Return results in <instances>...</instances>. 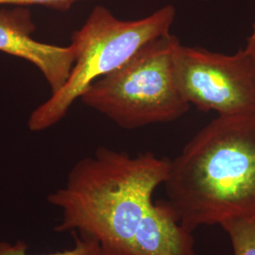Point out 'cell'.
<instances>
[{
    "mask_svg": "<svg viewBox=\"0 0 255 255\" xmlns=\"http://www.w3.org/2000/svg\"><path fill=\"white\" fill-rule=\"evenodd\" d=\"M170 159L146 152L131 156L100 147L75 164L63 187L47 201L62 210L58 233L96 239L104 255H140L147 233L165 212L152 200L164 184Z\"/></svg>",
    "mask_w": 255,
    "mask_h": 255,
    "instance_id": "cell-1",
    "label": "cell"
},
{
    "mask_svg": "<svg viewBox=\"0 0 255 255\" xmlns=\"http://www.w3.org/2000/svg\"><path fill=\"white\" fill-rule=\"evenodd\" d=\"M164 202L182 227L255 217V115L219 116L170 160Z\"/></svg>",
    "mask_w": 255,
    "mask_h": 255,
    "instance_id": "cell-2",
    "label": "cell"
},
{
    "mask_svg": "<svg viewBox=\"0 0 255 255\" xmlns=\"http://www.w3.org/2000/svg\"><path fill=\"white\" fill-rule=\"evenodd\" d=\"M176 9L166 5L145 18L125 21L97 6L71 37L72 70L64 86L34 110L27 122L32 131L54 126L92 83L114 72L150 41L170 33Z\"/></svg>",
    "mask_w": 255,
    "mask_h": 255,
    "instance_id": "cell-3",
    "label": "cell"
},
{
    "mask_svg": "<svg viewBox=\"0 0 255 255\" xmlns=\"http://www.w3.org/2000/svg\"><path fill=\"white\" fill-rule=\"evenodd\" d=\"M180 44L171 33L150 41L117 70L93 82L81 100L128 129L182 118L190 104L174 75Z\"/></svg>",
    "mask_w": 255,
    "mask_h": 255,
    "instance_id": "cell-4",
    "label": "cell"
},
{
    "mask_svg": "<svg viewBox=\"0 0 255 255\" xmlns=\"http://www.w3.org/2000/svg\"><path fill=\"white\" fill-rule=\"evenodd\" d=\"M174 75L185 101L200 111L255 115V59L246 47L227 55L180 44Z\"/></svg>",
    "mask_w": 255,
    "mask_h": 255,
    "instance_id": "cell-5",
    "label": "cell"
},
{
    "mask_svg": "<svg viewBox=\"0 0 255 255\" xmlns=\"http://www.w3.org/2000/svg\"><path fill=\"white\" fill-rule=\"evenodd\" d=\"M34 28L27 10H1L0 51L34 64L55 94L64 86L72 70L75 62L73 47L38 42L30 36Z\"/></svg>",
    "mask_w": 255,
    "mask_h": 255,
    "instance_id": "cell-6",
    "label": "cell"
},
{
    "mask_svg": "<svg viewBox=\"0 0 255 255\" xmlns=\"http://www.w3.org/2000/svg\"><path fill=\"white\" fill-rule=\"evenodd\" d=\"M220 226L230 237L234 255H255V217L230 219Z\"/></svg>",
    "mask_w": 255,
    "mask_h": 255,
    "instance_id": "cell-7",
    "label": "cell"
},
{
    "mask_svg": "<svg viewBox=\"0 0 255 255\" xmlns=\"http://www.w3.org/2000/svg\"><path fill=\"white\" fill-rule=\"evenodd\" d=\"M75 244L72 249L64 252H58L47 255H30L27 254V245L24 241L15 244L0 242V255H104L100 243L90 237L78 236L73 233Z\"/></svg>",
    "mask_w": 255,
    "mask_h": 255,
    "instance_id": "cell-8",
    "label": "cell"
},
{
    "mask_svg": "<svg viewBox=\"0 0 255 255\" xmlns=\"http://www.w3.org/2000/svg\"><path fill=\"white\" fill-rule=\"evenodd\" d=\"M82 0H0V5H40L51 9L65 11L72 7V5Z\"/></svg>",
    "mask_w": 255,
    "mask_h": 255,
    "instance_id": "cell-9",
    "label": "cell"
},
{
    "mask_svg": "<svg viewBox=\"0 0 255 255\" xmlns=\"http://www.w3.org/2000/svg\"><path fill=\"white\" fill-rule=\"evenodd\" d=\"M245 47L250 51V53L254 56V58L255 59V23L253 26L252 33L247 39V44Z\"/></svg>",
    "mask_w": 255,
    "mask_h": 255,
    "instance_id": "cell-10",
    "label": "cell"
},
{
    "mask_svg": "<svg viewBox=\"0 0 255 255\" xmlns=\"http://www.w3.org/2000/svg\"><path fill=\"white\" fill-rule=\"evenodd\" d=\"M199 1H207V0H199Z\"/></svg>",
    "mask_w": 255,
    "mask_h": 255,
    "instance_id": "cell-11",
    "label": "cell"
}]
</instances>
